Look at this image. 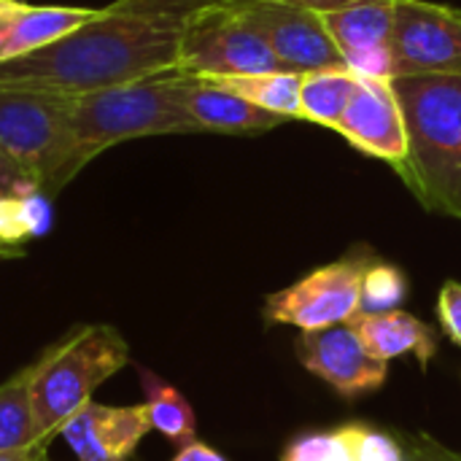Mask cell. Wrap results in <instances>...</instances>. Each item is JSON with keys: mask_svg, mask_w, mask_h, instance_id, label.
<instances>
[{"mask_svg": "<svg viewBox=\"0 0 461 461\" xmlns=\"http://www.w3.org/2000/svg\"><path fill=\"white\" fill-rule=\"evenodd\" d=\"M246 19L267 41L278 65L289 73L346 68L324 16L289 0H240Z\"/></svg>", "mask_w": 461, "mask_h": 461, "instance_id": "9c48e42d", "label": "cell"}, {"mask_svg": "<svg viewBox=\"0 0 461 461\" xmlns=\"http://www.w3.org/2000/svg\"><path fill=\"white\" fill-rule=\"evenodd\" d=\"M289 3H297V5H303V8H311V11H316V14H332V11H340V8H346V5H354V3H359V0H289Z\"/></svg>", "mask_w": 461, "mask_h": 461, "instance_id": "f1b7e54d", "label": "cell"}, {"mask_svg": "<svg viewBox=\"0 0 461 461\" xmlns=\"http://www.w3.org/2000/svg\"><path fill=\"white\" fill-rule=\"evenodd\" d=\"M338 435L343 438L351 461H405L400 438L381 432L370 424L351 421V424L338 427Z\"/></svg>", "mask_w": 461, "mask_h": 461, "instance_id": "7402d4cb", "label": "cell"}, {"mask_svg": "<svg viewBox=\"0 0 461 461\" xmlns=\"http://www.w3.org/2000/svg\"><path fill=\"white\" fill-rule=\"evenodd\" d=\"M130 362L127 340L111 324H86L32 362V411L41 448L92 402V394Z\"/></svg>", "mask_w": 461, "mask_h": 461, "instance_id": "277c9868", "label": "cell"}, {"mask_svg": "<svg viewBox=\"0 0 461 461\" xmlns=\"http://www.w3.org/2000/svg\"><path fill=\"white\" fill-rule=\"evenodd\" d=\"M19 254H22V249H19V246H5V243H0V259L19 257Z\"/></svg>", "mask_w": 461, "mask_h": 461, "instance_id": "1f68e13d", "label": "cell"}, {"mask_svg": "<svg viewBox=\"0 0 461 461\" xmlns=\"http://www.w3.org/2000/svg\"><path fill=\"white\" fill-rule=\"evenodd\" d=\"M46 448H22V451H0V461H32Z\"/></svg>", "mask_w": 461, "mask_h": 461, "instance_id": "4dcf8cb0", "label": "cell"}, {"mask_svg": "<svg viewBox=\"0 0 461 461\" xmlns=\"http://www.w3.org/2000/svg\"><path fill=\"white\" fill-rule=\"evenodd\" d=\"M324 24L348 70L357 76L392 78L394 0H359L324 14Z\"/></svg>", "mask_w": 461, "mask_h": 461, "instance_id": "7c38bea8", "label": "cell"}, {"mask_svg": "<svg viewBox=\"0 0 461 461\" xmlns=\"http://www.w3.org/2000/svg\"><path fill=\"white\" fill-rule=\"evenodd\" d=\"M32 461H49V456H46V451H41V454H38Z\"/></svg>", "mask_w": 461, "mask_h": 461, "instance_id": "836d02e7", "label": "cell"}, {"mask_svg": "<svg viewBox=\"0 0 461 461\" xmlns=\"http://www.w3.org/2000/svg\"><path fill=\"white\" fill-rule=\"evenodd\" d=\"M11 3L0 0V62L8 59V30H11Z\"/></svg>", "mask_w": 461, "mask_h": 461, "instance_id": "f546056e", "label": "cell"}, {"mask_svg": "<svg viewBox=\"0 0 461 461\" xmlns=\"http://www.w3.org/2000/svg\"><path fill=\"white\" fill-rule=\"evenodd\" d=\"M359 76L348 68H327L303 73L300 86V108L303 122H313L319 127L335 130L354 97Z\"/></svg>", "mask_w": 461, "mask_h": 461, "instance_id": "e0dca14e", "label": "cell"}, {"mask_svg": "<svg viewBox=\"0 0 461 461\" xmlns=\"http://www.w3.org/2000/svg\"><path fill=\"white\" fill-rule=\"evenodd\" d=\"M178 73L192 78H232L284 70L267 41L246 19L240 0L200 11L181 35Z\"/></svg>", "mask_w": 461, "mask_h": 461, "instance_id": "8992f818", "label": "cell"}, {"mask_svg": "<svg viewBox=\"0 0 461 461\" xmlns=\"http://www.w3.org/2000/svg\"><path fill=\"white\" fill-rule=\"evenodd\" d=\"M170 461H227L216 448H211V446H205V443H200V440H194L192 446H186V448H181L176 456Z\"/></svg>", "mask_w": 461, "mask_h": 461, "instance_id": "83f0119b", "label": "cell"}, {"mask_svg": "<svg viewBox=\"0 0 461 461\" xmlns=\"http://www.w3.org/2000/svg\"><path fill=\"white\" fill-rule=\"evenodd\" d=\"M32 194H43L38 178L14 157L0 151V197H32Z\"/></svg>", "mask_w": 461, "mask_h": 461, "instance_id": "484cf974", "label": "cell"}, {"mask_svg": "<svg viewBox=\"0 0 461 461\" xmlns=\"http://www.w3.org/2000/svg\"><path fill=\"white\" fill-rule=\"evenodd\" d=\"M184 30L140 19L113 5L70 35L0 62V84L78 97L178 68Z\"/></svg>", "mask_w": 461, "mask_h": 461, "instance_id": "6da1fadb", "label": "cell"}, {"mask_svg": "<svg viewBox=\"0 0 461 461\" xmlns=\"http://www.w3.org/2000/svg\"><path fill=\"white\" fill-rule=\"evenodd\" d=\"M405 461H461V451H454L427 432H397Z\"/></svg>", "mask_w": 461, "mask_h": 461, "instance_id": "4316f807", "label": "cell"}, {"mask_svg": "<svg viewBox=\"0 0 461 461\" xmlns=\"http://www.w3.org/2000/svg\"><path fill=\"white\" fill-rule=\"evenodd\" d=\"M224 0H113L111 5L116 11L140 16V19H151V22H162L170 27L184 30L200 11L219 5Z\"/></svg>", "mask_w": 461, "mask_h": 461, "instance_id": "603a6c76", "label": "cell"}, {"mask_svg": "<svg viewBox=\"0 0 461 461\" xmlns=\"http://www.w3.org/2000/svg\"><path fill=\"white\" fill-rule=\"evenodd\" d=\"M392 84L408 135L394 170L427 211L461 219V76H397Z\"/></svg>", "mask_w": 461, "mask_h": 461, "instance_id": "7a4b0ae2", "label": "cell"}, {"mask_svg": "<svg viewBox=\"0 0 461 461\" xmlns=\"http://www.w3.org/2000/svg\"><path fill=\"white\" fill-rule=\"evenodd\" d=\"M140 386L146 394V408L151 427L167 438L178 451L192 446L197 440V419L189 405V400L170 384H165L159 375L143 370L140 373Z\"/></svg>", "mask_w": 461, "mask_h": 461, "instance_id": "d6986e66", "label": "cell"}, {"mask_svg": "<svg viewBox=\"0 0 461 461\" xmlns=\"http://www.w3.org/2000/svg\"><path fill=\"white\" fill-rule=\"evenodd\" d=\"M348 324L357 330L367 354L381 362L413 357L421 365V370H427L429 362L438 357V330L413 313H357Z\"/></svg>", "mask_w": 461, "mask_h": 461, "instance_id": "9a60e30c", "label": "cell"}, {"mask_svg": "<svg viewBox=\"0 0 461 461\" xmlns=\"http://www.w3.org/2000/svg\"><path fill=\"white\" fill-rule=\"evenodd\" d=\"M281 461H351V454L338 429L305 432L286 443Z\"/></svg>", "mask_w": 461, "mask_h": 461, "instance_id": "cb8c5ba5", "label": "cell"}, {"mask_svg": "<svg viewBox=\"0 0 461 461\" xmlns=\"http://www.w3.org/2000/svg\"><path fill=\"white\" fill-rule=\"evenodd\" d=\"M41 448L32 411V365L0 384V451Z\"/></svg>", "mask_w": 461, "mask_h": 461, "instance_id": "ffe728a7", "label": "cell"}, {"mask_svg": "<svg viewBox=\"0 0 461 461\" xmlns=\"http://www.w3.org/2000/svg\"><path fill=\"white\" fill-rule=\"evenodd\" d=\"M294 348L300 365L346 402L378 392L389 378V362L370 357L348 321L303 332Z\"/></svg>", "mask_w": 461, "mask_h": 461, "instance_id": "30bf717a", "label": "cell"}, {"mask_svg": "<svg viewBox=\"0 0 461 461\" xmlns=\"http://www.w3.org/2000/svg\"><path fill=\"white\" fill-rule=\"evenodd\" d=\"M411 281L400 265L384 262L378 257L370 259L362 276V297H359V313L375 316V313H392L400 311L408 300Z\"/></svg>", "mask_w": 461, "mask_h": 461, "instance_id": "44dd1931", "label": "cell"}, {"mask_svg": "<svg viewBox=\"0 0 461 461\" xmlns=\"http://www.w3.org/2000/svg\"><path fill=\"white\" fill-rule=\"evenodd\" d=\"M178 84L181 73L170 70L73 97L70 132L78 165L86 167L97 154L122 140L200 132L181 105Z\"/></svg>", "mask_w": 461, "mask_h": 461, "instance_id": "3957f363", "label": "cell"}, {"mask_svg": "<svg viewBox=\"0 0 461 461\" xmlns=\"http://www.w3.org/2000/svg\"><path fill=\"white\" fill-rule=\"evenodd\" d=\"M73 97L0 84V151L24 165L46 197L62 192L84 167L70 132Z\"/></svg>", "mask_w": 461, "mask_h": 461, "instance_id": "5b68a950", "label": "cell"}, {"mask_svg": "<svg viewBox=\"0 0 461 461\" xmlns=\"http://www.w3.org/2000/svg\"><path fill=\"white\" fill-rule=\"evenodd\" d=\"M97 8L81 5H32L24 0L11 3V30H8V59L43 49L81 24H86ZM5 59V62H8Z\"/></svg>", "mask_w": 461, "mask_h": 461, "instance_id": "2e32d148", "label": "cell"}, {"mask_svg": "<svg viewBox=\"0 0 461 461\" xmlns=\"http://www.w3.org/2000/svg\"><path fill=\"white\" fill-rule=\"evenodd\" d=\"M397 76H461V11L394 0L392 78Z\"/></svg>", "mask_w": 461, "mask_h": 461, "instance_id": "ba28073f", "label": "cell"}, {"mask_svg": "<svg viewBox=\"0 0 461 461\" xmlns=\"http://www.w3.org/2000/svg\"><path fill=\"white\" fill-rule=\"evenodd\" d=\"M11 197H0V224H3V213H5V203H8Z\"/></svg>", "mask_w": 461, "mask_h": 461, "instance_id": "d6a6232c", "label": "cell"}, {"mask_svg": "<svg viewBox=\"0 0 461 461\" xmlns=\"http://www.w3.org/2000/svg\"><path fill=\"white\" fill-rule=\"evenodd\" d=\"M227 92L254 103L262 111H270L286 122L300 119L303 122V108H300V86H303V73H289V70H273V73H259V76H232V78H208Z\"/></svg>", "mask_w": 461, "mask_h": 461, "instance_id": "ac0fdd59", "label": "cell"}, {"mask_svg": "<svg viewBox=\"0 0 461 461\" xmlns=\"http://www.w3.org/2000/svg\"><path fill=\"white\" fill-rule=\"evenodd\" d=\"M354 149L397 167L408 151L405 116L392 78L359 76L354 97L335 127Z\"/></svg>", "mask_w": 461, "mask_h": 461, "instance_id": "8fae6325", "label": "cell"}, {"mask_svg": "<svg viewBox=\"0 0 461 461\" xmlns=\"http://www.w3.org/2000/svg\"><path fill=\"white\" fill-rule=\"evenodd\" d=\"M373 254L367 249H351L343 259L321 265L265 297V321L289 324L303 332L346 324L359 313L362 276Z\"/></svg>", "mask_w": 461, "mask_h": 461, "instance_id": "52a82bcc", "label": "cell"}, {"mask_svg": "<svg viewBox=\"0 0 461 461\" xmlns=\"http://www.w3.org/2000/svg\"><path fill=\"white\" fill-rule=\"evenodd\" d=\"M181 105L194 119L200 132H227V135H259L270 132L286 119L257 108L254 103L227 92L208 78H192L181 73Z\"/></svg>", "mask_w": 461, "mask_h": 461, "instance_id": "5bb4252c", "label": "cell"}, {"mask_svg": "<svg viewBox=\"0 0 461 461\" xmlns=\"http://www.w3.org/2000/svg\"><path fill=\"white\" fill-rule=\"evenodd\" d=\"M151 429L146 402L127 408L89 402L59 435L73 448L76 461H127Z\"/></svg>", "mask_w": 461, "mask_h": 461, "instance_id": "4fadbf2b", "label": "cell"}, {"mask_svg": "<svg viewBox=\"0 0 461 461\" xmlns=\"http://www.w3.org/2000/svg\"><path fill=\"white\" fill-rule=\"evenodd\" d=\"M435 316L446 338L461 348V281H454V278L443 281L438 292V303H435Z\"/></svg>", "mask_w": 461, "mask_h": 461, "instance_id": "d4e9b609", "label": "cell"}]
</instances>
